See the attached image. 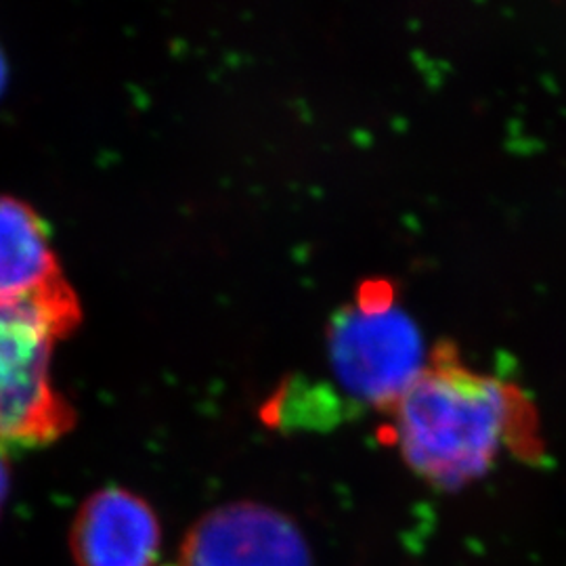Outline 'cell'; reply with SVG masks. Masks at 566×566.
<instances>
[{"mask_svg": "<svg viewBox=\"0 0 566 566\" xmlns=\"http://www.w3.org/2000/svg\"><path fill=\"white\" fill-rule=\"evenodd\" d=\"M386 416L405 464L446 489L476 481L502 453L525 462L544 453L537 409L525 390L465 367L451 344L430 353Z\"/></svg>", "mask_w": 566, "mask_h": 566, "instance_id": "1", "label": "cell"}, {"mask_svg": "<svg viewBox=\"0 0 566 566\" xmlns=\"http://www.w3.org/2000/svg\"><path fill=\"white\" fill-rule=\"evenodd\" d=\"M81 319L67 282L39 296L0 301V446L39 449L74 428V409L53 385L51 359Z\"/></svg>", "mask_w": 566, "mask_h": 566, "instance_id": "2", "label": "cell"}, {"mask_svg": "<svg viewBox=\"0 0 566 566\" xmlns=\"http://www.w3.org/2000/svg\"><path fill=\"white\" fill-rule=\"evenodd\" d=\"M420 325L390 285L369 283L327 329V359L338 392L353 409H388L428 364Z\"/></svg>", "mask_w": 566, "mask_h": 566, "instance_id": "3", "label": "cell"}, {"mask_svg": "<svg viewBox=\"0 0 566 566\" xmlns=\"http://www.w3.org/2000/svg\"><path fill=\"white\" fill-rule=\"evenodd\" d=\"M182 566H308L301 533L277 512L256 504L227 506L193 526Z\"/></svg>", "mask_w": 566, "mask_h": 566, "instance_id": "4", "label": "cell"}, {"mask_svg": "<svg viewBox=\"0 0 566 566\" xmlns=\"http://www.w3.org/2000/svg\"><path fill=\"white\" fill-rule=\"evenodd\" d=\"M72 549L81 566H154L160 549L158 518L126 489H103L78 512Z\"/></svg>", "mask_w": 566, "mask_h": 566, "instance_id": "5", "label": "cell"}, {"mask_svg": "<svg viewBox=\"0 0 566 566\" xmlns=\"http://www.w3.org/2000/svg\"><path fill=\"white\" fill-rule=\"evenodd\" d=\"M65 282L49 224L32 206L0 196V301L39 296Z\"/></svg>", "mask_w": 566, "mask_h": 566, "instance_id": "6", "label": "cell"}, {"mask_svg": "<svg viewBox=\"0 0 566 566\" xmlns=\"http://www.w3.org/2000/svg\"><path fill=\"white\" fill-rule=\"evenodd\" d=\"M7 493H9V465H7V460L0 451V510L4 506Z\"/></svg>", "mask_w": 566, "mask_h": 566, "instance_id": "7", "label": "cell"}, {"mask_svg": "<svg viewBox=\"0 0 566 566\" xmlns=\"http://www.w3.org/2000/svg\"><path fill=\"white\" fill-rule=\"evenodd\" d=\"M4 84H7V61H4L2 49H0V95L4 91Z\"/></svg>", "mask_w": 566, "mask_h": 566, "instance_id": "8", "label": "cell"}]
</instances>
